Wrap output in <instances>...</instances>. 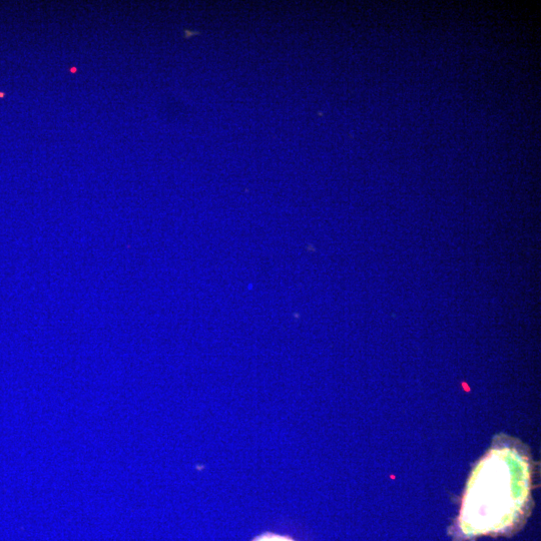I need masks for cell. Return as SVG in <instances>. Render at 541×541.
<instances>
[{
	"instance_id": "6da1fadb",
	"label": "cell",
	"mask_w": 541,
	"mask_h": 541,
	"mask_svg": "<svg viewBox=\"0 0 541 541\" xmlns=\"http://www.w3.org/2000/svg\"><path fill=\"white\" fill-rule=\"evenodd\" d=\"M530 485L528 457L505 442L494 445L466 485L458 517L461 533L475 537L515 528L528 512Z\"/></svg>"
},
{
	"instance_id": "7a4b0ae2",
	"label": "cell",
	"mask_w": 541,
	"mask_h": 541,
	"mask_svg": "<svg viewBox=\"0 0 541 541\" xmlns=\"http://www.w3.org/2000/svg\"><path fill=\"white\" fill-rule=\"evenodd\" d=\"M256 541H293L292 539L277 536V535H265L258 538Z\"/></svg>"
}]
</instances>
